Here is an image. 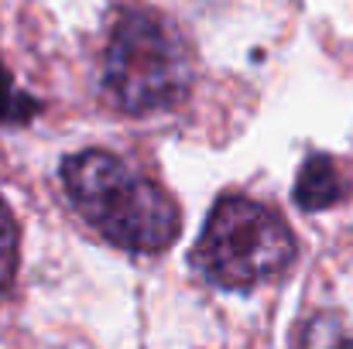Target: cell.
<instances>
[{
  "instance_id": "3",
  "label": "cell",
  "mask_w": 353,
  "mask_h": 349,
  "mask_svg": "<svg viewBox=\"0 0 353 349\" xmlns=\"http://www.w3.org/2000/svg\"><path fill=\"white\" fill-rule=\"evenodd\" d=\"M295 233L264 202L223 195L192 250L196 271L227 291H250L295 264Z\"/></svg>"
},
{
  "instance_id": "2",
  "label": "cell",
  "mask_w": 353,
  "mask_h": 349,
  "mask_svg": "<svg viewBox=\"0 0 353 349\" xmlns=\"http://www.w3.org/2000/svg\"><path fill=\"white\" fill-rule=\"evenodd\" d=\"M196 79L185 34L154 7L123 10L107 38L103 89L123 114H158L179 107Z\"/></svg>"
},
{
  "instance_id": "1",
  "label": "cell",
  "mask_w": 353,
  "mask_h": 349,
  "mask_svg": "<svg viewBox=\"0 0 353 349\" xmlns=\"http://www.w3.org/2000/svg\"><path fill=\"white\" fill-rule=\"evenodd\" d=\"M62 185L76 213L114 246L158 253L182 233L175 199L120 154L93 147L65 158Z\"/></svg>"
},
{
  "instance_id": "7",
  "label": "cell",
  "mask_w": 353,
  "mask_h": 349,
  "mask_svg": "<svg viewBox=\"0 0 353 349\" xmlns=\"http://www.w3.org/2000/svg\"><path fill=\"white\" fill-rule=\"evenodd\" d=\"M336 349H353V339H350V343H340V346H336Z\"/></svg>"
},
{
  "instance_id": "6",
  "label": "cell",
  "mask_w": 353,
  "mask_h": 349,
  "mask_svg": "<svg viewBox=\"0 0 353 349\" xmlns=\"http://www.w3.org/2000/svg\"><path fill=\"white\" fill-rule=\"evenodd\" d=\"M17 257H21V230L17 220L7 206V199L0 195V302L10 295L14 277H17Z\"/></svg>"
},
{
  "instance_id": "5",
  "label": "cell",
  "mask_w": 353,
  "mask_h": 349,
  "mask_svg": "<svg viewBox=\"0 0 353 349\" xmlns=\"http://www.w3.org/2000/svg\"><path fill=\"white\" fill-rule=\"evenodd\" d=\"M38 100L17 86L10 69L0 62V127H24L38 116Z\"/></svg>"
},
{
  "instance_id": "4",
  "label": "cell",
  "mask_w": 353,
  "mask_h": 349,
  "mask_svg": "<svg viewBox=\"0 0 353 349\" xmlns=\"http://www.w3.org/2000/svg\"><path fill=\"white\" fill-rule=\"evenodd\" d=\"M347 199V178L340 165L330 154H312L302 161L299 178H295V206L305 213H323L333 209Z\"/></svg>"
}]
</instances>
